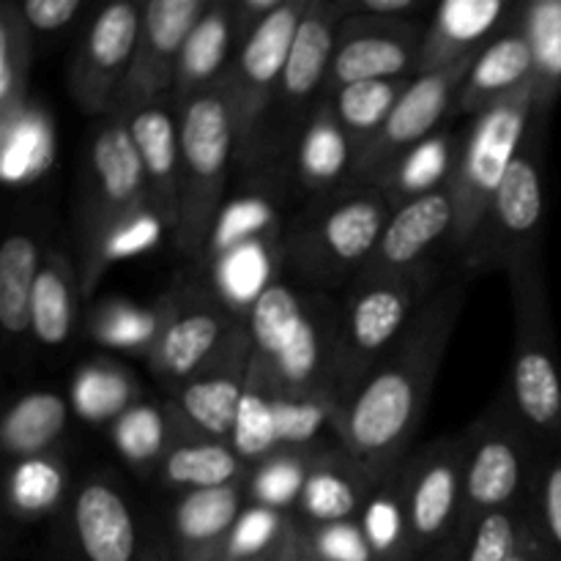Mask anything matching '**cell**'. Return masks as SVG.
<instances>
[{"instance_id": "6da1fadb", "label": "cell", "mask_w": 561, "mask_h": 561, "mask_svg": "<svg viewBox=\"0 0 561 561\" xmlns=\"http://www.w3.org/2000/svg\"><path fill=\"white\" fill-rule=\"evenodd\" d=\"M463 301V279L444 283L422 305L394 348L340 405L334 436L378 482L405 463Z\"/></svg>"}, {"instance_id": "7a4b0ae2", "label": "cell", "mask_w": 561, "mask_h": 561, "mask_svg": "<svg viewBox=\"0 0 561 561\" xmlns=\"http://www.w3.org/2000/svg\"><path fill=\"white\" fill-rule=\"evenodd\" d=\"M252 367L279 392L332 400L337 394V301L272 279L247 310Z\"/></svg>"}, {"instance_id": "3957f363", "label": "cell", "mask_w": 561, "mask_h": 561, "mask_svg": "<svg viewBox=\"0 0 561 561\" xmlns=\"http://www.w3.org/2000/svg\"><path fill=\"white\" fill-rule=\"evenodd\" d=\"M507 283L515 327L507 398L537 447L557 449L561 444V367L542 250L513 263Z\"/></svg>"}, {"instance_id": "277c9868", "label": "cell", "mask_w": 561, "mask_h": 561, "mask_svg": "<svg viewBox=\"0 0 561 561\" xmlns=\"http://www.w3.org/2000/svg\"><path fill=\"white\" fill-rule=\"evenodd\" d=\"M181 135V214L173 239L184 255L206 252L222 214L225 181L236 140V107L228 77L211 91L179 104Z\"/></svg>"}, {"instance_id": "5b68a950", "label": "cell", "mask_w": 561, "mask_h": 561, "mask_svg": "<svg viewBox=\"0 0 561 561\" xmlns=\"http://www.w3.org/2000/svg\"><path fill=\"white\" fill-rule=\"evenodd\" d=\"M438 290V266L392 277H354L337 301V394L340 405L367 373L394 348L416 312Z\"/></svg>"}, {"instance_id": "8992f818", "label": "cell", "mask_w": 561, "mask_h": 561, "mask_svg": "<svg viewBox=\"0 0 561 561\" xmlns=\"http://www.w3.org/2000/svg\"><path fill=\"white\" fill-rule=\"evenodd\" d=\"M392 211V203L378 186H340L318 197L290 225L283 255L316 283H351L376 252Z\"/></svg>"}, {"instance_id": "52a82bcc", "label": "cell", "mask_w": 561, "mask_h": 561, "mask_svg": "<svg viewBox=\"0 0 561 561\" xmlns=\"http://www.w3.org/2000/svg\"><path fill=\"white\" fill-rule=\"evenodd\" d=\"M466 436V496L460 518V540L471 526L499 510L526 507L535 502L542 458L535 438L526 433L507 392L471 422Z\"/></svg>"}, {"instance_id": "ba28073f", "label": "cell", "mask_w": 561, "mask_h": 561, "mask_svg": "<svg viewBox=\"0 0 561 561\" xmlns=\"http://www.w3.org/2000/svg\"><path fill=\"white\" fill-rule=\"evenodd\" d=\"M531 118H535V91L526 85L493 107L482 110L471 121V129L460 137V151L447 184L455 206V228L449 236V250L455 255H460L480 230L515 153L529 135Z\"/></svg>"}, {"instance_id": "9c48e42d", "label": "cell", "mask_w": 561, "mask_h": 561, "mask_svg": "<svg viewBox=\"0 0 561 561\" xmlns=\"http://www.w3.org/2000/svg\"><path fill=\"white\" fill-rule=\"evenodd\" d=\"M548 118H531L529 135L515 153L502 190L493 197L474 239L466 244L458 261L466 274L510 272L513 263L542 250V219H546V181H542V151H546Z\"/></svg>"}, {"instance_id": "30bf717a", "label": "cell", "mask_w": 561, "mask_h": 561, "mask_svg": "<svg viewBox=\"0 0 561 561\" xmlns=\"http://www.w3.org/2000/svg\"><path fill=\"white\" fill-rule=\"evenodd\" d=\"M477 55H469L460 64L447 66L442 71L416 75L411 80V85L405 88L398 107L392 110L376 140L356 157L351 184H376L411 148H416L427 137L444 129L442 124L458 107L460 88H463Z\"/></svg>"}, {"instance_id": "8fae6325", "label": "cell", "mask_w": 561, "mask_h": 561, "mask_svg": "<svg viewBox=\"0 0 561 561\" xmlns=\"http://www.w3.org/2000/svg\"><path fill=\"white\" fill-rule=\"evenodd\" d=\"M337 411L340 405L332 400L279 392L266 376L250 367V387L241 400L230 444L247 463L255 466L279 449L316 447L323 433H334Z\"/></svg>"}, {"instance_id": "7c38bea8", "label": "cell", "mask_w": 561, "mask_h": 561, "mask_svg": "<svg viewBox=\"0 0 561 561\" xmlns=\"http://www.w3.org/2000/svg\"><path fill=\"white\" fill-rule=\"evenodd\" d=\"M310 0H283L274 14H268L239 47V55L228 69L230 91L236 107V140L241 148L250 146L257 124L279 96L285 64L294 47L296 31Z\"/></svg>"}, {"instance_id": "4fadbf2b", "label": "cell", "mask_w": 561, "mask_h": 561, "mask_svg": "<svg viewBox=\"0 0 561 561\" xmlns=\"http://www.w3.org/2000/svg\"><path fill=\"white\" fill-rule=\"evenodd\" d=\"M208 5L211 0H148L142 3L135 60L115 99L113 113L129 118L137 110L164 102L173 93L181 49Z\"/></svg>"}, {"instance_id": "5bb4252c", "label": "cell", "mask_w": 561, "mask_h": 561, "mask_svg": "<svg viewBox=\"0 0 561 561\" xmlns=\"http://www.w3.org/2000/svg\"><path fill=\"white\" fill-rule=\"evenodd\" d=\"M405 507L416 551L460 535L466 496V436H447L422 447L403 463Z\"/></svg>"}, {"instance_id": "9a60e30c", "label": "cell", "mask_w": 561, "mask_h": 561, "mask_svg": "<svg viewBox=\"0 0 561 561\" xmlns=\"http://www.w3.org/2000/svg\"><path fill=\"white\" fill-rule=\"evenodd\" d=\"M142 25V3L121 0L99 9L77 47L69 71L75 102L88 115H110L126 75L131 69L137 36Z\"/></svg>"}, {"instance_id": "2e32d148", "label": "cell", "mask_w": 561, "mask_h": 561, "mask_svg": "<svg viewBox=\"0 0 561 561\" xmlns=\"http://www.w3.org/2000/svg\"><path fill=\"white\" fill-rule=\"evenodd\" d=\"M162 301L164 327L146 362L162 381L179 389L217 354L241 318L206 288H173Z\"/></svg>"}, {"instance_id": "e0dca14e", "label": "cell", "mask_w": 561, "mask_h": 561, "mask_svg": "<svg viewBox=\"0 0 561 561\" xmlns=\"http://www.w3.org/2000/svg\"><path fill=\"white\" fill-rule=\"evenodd\" d=\"M422 36L425 31L411 16H345L337 27L327 96L356 82L416 77Z\"/></svg>"}, {"instance_id": "ac0fdd59", "label": "cell", "mask_w": 561, "mask_h": 561, "mask_svg": "<svg viewBox=\"0 0 561 561\" xmlns=\"http://www.w3.org/2000/svg\"><path fill=\"white\" fill-rule=\"evenodd\" d=\"M252 337L244 321L236 323L217 354L175 389L173 411L195 433L219 442H230L241 400L250 387Z\"/></svg>"}, {"instance_id": "d6986e66", "label": "cell", "mask_w": 561, "mask_h": 561, "mask_svg": "<svg viewBox=\"0 0 561 561\" xmlns=\"http://www.w3.org/2000/svg\"><path fill=\"white\" fill-rule=\"evenodd\" d=\"M146 206H151V197H148L140 153L131 140L129 121L118 113H110L93 135L88 151L85 195L80 203L77 228L85 233L104 219Z\"/></svg>"}, {"instance_id": "ffe728a7", "label": "cell", "mask_w": 561, "mask_h": 561, "mask_svg": "<svg viewBox=\"0 0 561 561\" xmlns=\"http://www.w3.org/2000/svg\"><path fill=\"white\" fill-rule=\"evenodd\" d=\"M453 228L455 206L447 186L394 208L376 252L356 277H392L427 266L433 263L431 252L438 244H449Z\"/></svg>"}, {"instance_id": "44dd1931", "label": "cell", "mask_w": 561, "mask_h": 561, "mask_svg": "<svg viewBox=\"0 0 561 561\" xmlns=\"http://www.w3.org/2000/svg\"><path fill=\"white\" fill-rule=\"evenodd\" d=\"M515 9L518 5L510 0H444L436 5L422 36L416 75L442 71L482 53L485 44L513 20Z\"/></svg>"}, {"instance_id": "7402d4cb", "label": "cell", "mask_w": 561, "mask_h": 561, "mask_svg": "<svg viewBox=\"0 0 561 561\" xmlns=\"http://www.w3.org/2000/svg\"><path fill=\"white\" fill-rule=\"evenodd\" d=\"M126 121H129L131 140H135L142 170H146L153 211L164 219L170 233H175L181 214L179 110L173 113L168 104L157 102L131 113Z\"/></svg>"}, {"instance_id": "603a6c76", "label": "cell", "mask_w": 561, "mask_h": 561, "mask_svg": "<svg viewBox=\"0 0 561 561\" xmlns=\"http://www.w3.org/2000/svg\"><path fill=\"white\" fill-rule=\"evenodd\" d=\"M77 546L88 561H135L140 548L135 515L107 480H88L71 507Z\"/></svg>"}, {"instance_id": "cb8c5ba5", "label": "cell", "mask_w": 561, "mask_h": 561, "mask_svg": "<svg viewBox=\"0 0 561 561\" xmlns=\"http://www.w3.org/2000/svg\"><path fill=\"white\" fill-rule=\"evenodd\" d=\"M247 482L190 491L170 510V529L181 561H219L228 535L247 510Z\"/></svg>"}, {"instance_id": "d4e9b609", "label": "cell", "mask_w": 561, "mask_h": 561, "mask_svg": "<svg viewBox=\"0 0 561 561\" xmlns=\"http://www.w3.org/2000/svg\"><path fill=\"white\" fill-rule=\"evenodd\" d=\"M378 480L343 447L323 449L312 466L310 480L301 493L296 513L299 524L327 526L340 520H356L365 510L367 499L376 491Z\"/></svg>"}, {"instance_id": "484cf974", "label": "cell", "mask_w": 561, "mask_h": 561, "mask_svg": "<svg viewBox=\"0 0 561 561\" xmlns=\"http://www.w3.org/2000/svg\"><path fill=\"white\" fill-rule=\"evenodd\" d=\"M531 75H535V64H531L529 42L520 31L518 16L513 14V20L477 55L474 66L469 69V77L460 88L455 110L477 118L482 110L493 107L502 99L518 93L520 88L531 85Z\"/></svg>"}, {"instance_id": "4316f807", "label": "cell", "mask_w": 561, "mask_h": 561, "mask_svg": "<svg viewBox=\"0 0 561 561\" xmlns=\"http://www.w3.org/2000/svg\"><path fill=\"white\" fill-rule=\"evenodd\" d=\"M340 22L343 16H340L337 0H310L296 31L277 96L290 110L305 107L318 93L327 91Z\"/></svg>"}, {"instance_id": "83f0119b", "label": "cell", "mask_w": 561, "mask_h": 561, "mask_svg": "<svg viewBox=\"0 0 561 561\" xmlns=\"http://www.w3.org/2000/svg\"><path fill=\"white\" fill-rule=\"evenodd\" d=\"M170 414L175 422V438L159 463V477L164 485L190 493L247 482L252 466L236 453L233 444L201 436L173 409Z\"/></svg>"}, {"instance_id": "f1b7e54d", "label": "cell", "mask_w": 561, "mask_h": 561, "mask_svg": "<svg viewBox=\"0 0 561 561\" xmlns=\"http://www.w3.org/2000/svg\"><path fill=\"white\" fill-rule=\"evenodd\" d=\"M236 44V20L233 0H211L203 20L192 27L184 49H181L179 69H175L173 96L179 104L190 102L192 96L211 91L225 75L230 64L228 55Z\"/></svg>"}, {"instance_id": "f546056e", "label": "cell", "mask_w": 561, "mask_h": 561, "mask_svg": "<svg viewBox=\"0 0 561 561\" xmlns=\"http://www.w3.org/2000/svg\"><path fill=\"white\" fill-rule=\"evenodd\" d=\"M170 230L164 219L151 206L135 208V211L118 214L96 228L80 233V288L82 296H91L107 266L124 261V257L140 255L159 244V236Z\"/></svg>"}, {"instance_id": "4dcf8cb0", "label": "cell", "mask_w": 561, "mask_h": 561, "mask_svg": "<svg viewBox=\"0 0 561 561\" xmlns=\"http://www.w3.org/2000/svg\"><path fill=\"white\" fill-rule=\"evenodd\" d=\"M354 142L340 124L332 102L327 99L323 104H318L301 131L299 146H296V173L307 190L332 192L354 175Z\"/></svg>"}, {"instance_id": "1f68e13d", "label": "cell", "mask_w": 561, "mask_h": 561, "mask_svg": "<svg viewBox=\"0 0 561 561\" xmlns=\"http://www.w3.org/2000/svg\"><path fill=\"white\" fill-rule=\"evenodd\" d=\"M80 272L64 250H49L38 268L31 299V334L36 343L58 348L75 332Z\"/></svg>"}, {"instance_id": "d6a6232c", "label": "cell", "mask_w": 561, "mask_h": 561, "mask_svg": "<svg viewBox=\"0 0 561 561\" xmlns=\"http://www.w3.org/2000/svg\"><path fill=\"white\" fill-rule=\"evenodd\" d=\"M458 151L460 137L444 126L442 131H436L425 142L411 148L403 159H398L392 164V170L373 186H378L387 195L392 208L405 206V203L444 190L449 184Z\"/></svg>"}, {"instance_id": "836d02e7", "label": "cell", "mask_w": 561, "mask_h": 561, "mask_svg": "<svg viewBox=\"0 0 561 561\" xmlns=\"http://www.w3.org/2000/svg\"><path fill=\"white\" fill-rule=\"evenodd\" d=\"M531 49L535 113L551 118L561 93V0H531L515 11Z\"/></svg>"}, {"instance_id": "e575fe53", "label": "cell", "mask_w": 561, "mask_h": 561, "mask_svg": "<svg viewBox=\"0 0 561 561\" xmlns=\"http://www.w3.org/2000/svg\"><path fill=\"white\" fill-rule=\"evenodd\" d=\"M69 422V403L55 392H33L16 400L0 425V444L11 458H38L60 438Z\"/></svg>"}, {"instance_id": "d590c367", "label": "cell", "mask_w": 561, "mask_h": 561, "mask_svg": "<svg viewBox=\"0 0 561 561\" xmlns=\"http://www.w3.org/2000/svg\"><path fill=\"white\" fill-rule=\"evenodd\" d=\"M362 531L381 561H409L414 557L409 507H405L403 466L376 485L359 515Z\"/></svg>"}, {"instance_id": "8d00e7d4", "label": "cell", "mask_w": 561, "mask_h": 561, "mask_svg": "<svg viewBox=\"0 0 561 561\" xmlns=\"http://www.w3.org/2000/svg\"><path fill=\"white\" fill-rule=\"evenodd\" d=\"M327 447H290L268 455L261 463H255L247 477V499L257 507L279 510V513H294L310 480L312 466L318 463Z\"/></svg>"}, {"instance_id": "74e56055", "label": "cell", "mask_w": 561, "mask_h": 561, "mask_svg": "<svg viewBox=\"0 0 561 561\" xmlns=\"http://www.w3.org/2000/svg\"><path fill=\"white\" fill-rule=\"evenodd\" d=\"M411 80H414V77L356 82V85H348L329 96L340 124L348 131L351 142H354L356 157L376 140L378 131L383 129V124H387L389 115H392V110L398 107L405 88L411 85Z\"/></svg>"}, {"instance_id": "f35d334b", "label": "cell", "mask_w": 561, "mask_h": 561, "mask_svg": "<svg viewBox=\"0 0 561 561\" xmlns=\"http://www.w3.org/2000/svg\"><path fill=\"white\" fill-rule=\"evenodd\" d=\"M38 247L31 236L11 233L0 247V323L9 334L31 332V299L36 288Z\"/></svg>"}, {"instance_id": "ab89813d", "label": "cell", "mask_w": 561, "mask_h": 561, "mask_svg": "<svg viewBox=\"0 0 561 561\" xmlns=\"http://www.w3.org/2000/svg\"><path fill=\"white\" fill-rule=\"evenodd\" d=\"M33 64V31L22 5H0V113L3 121L27 110V77Z\"/></svg>"}, {"instance_id": "60d3db41", "label": "cell", "mask_w": 561, "mask_h": 561, "mask_svg": "<svg viewBox=\"0 0 561 561\" xmlns=\"http://www.w3.org/2000/svg\"><path fill=\"white\" fill-rule=\"evenodd\" d=\"M110 436H113L115 449L131 466L162 463L164 453L175 438V422L170 411L151 403H131L124 414L115 416Z\"/></svg>"}, {"instance_id": "b9f144b4", "label": "cell", "mask_w": 561, "mask_h": 561, "mask_svg": "<svg viewBox=\"0 0 561 561\" xmlns=\"http://www.w3.org/2000/svg\"><path fill=\"white\" fill-rule=\"evenodd\" d=\"M296 524H299V518H294L290 513L247 504L241 518L236 520L233 531L228 535L219 561H274L288 542Z\"/></svg>"}, {"instance_id": "7bdbcfd3", "label": "cell", "mask_w": 561, "mask_h": 561, "mask_svg": "<svg viewBox=\"0 0 561 561\" xmlns=\"http://www.w3.org/2000/svg\"><path fill=\"white\" fill-rule=\"evenodd\" d=\"M164 327V301L159 299L153 310H137L126 301H107L96 310L91 323V334L102 345L135 351L148 356Z\"/></svg>"}, {"instance_id": "ee69618b", "label": "cell", "mask_w": 561, "mask_h": 561, "mask_svg": "<svg viewBox=\"0 0 561 561\" xmlns=\"http://www.w3.org/2000/svg\"><path fill=\"white\" fill-rule=\"evenodd\" d=\"M66 491V469L53 455L20 460L9 477V504L16 515L36 518L58 507Z\"/></svg>"}, {"instance_id": "f6af8a7d", "label": "cell", "mask_w": 561, "mask_h": 561, "mask_svg": "<svg viewBox=\"0 0 561 561\" xmlns=\"http://www.w3.org/2000/svg\"><path fill=\"white\" fill-rule=\"evenodd\" d=\"M131 381L115 367H85L75 381V405L85 420H107L129 409Z\"/></svg>"}, {"instance_id": "bcb514c9", "label": "cell", "mask_w": 561, "mask_h": 561, "mask_svg": "<svg viewBox=\"0 0 561 561\" xmlns=\"http://www.w3.org/2000/svg\"><path fill=\"white\" fill-rule=\"evenodd\" d=\"M535 504V502H531ZM531 504L515 510H499L485 515L471 526L466 535V557L463 561H510L518 548L524 518Z\"/></svg>"}, {"instance_id": "7dc6e473", "label": "cell", "mask_w": 561, "mask_h": 561, "mask_svg": "<svg viewBox=\"0 0 561 561\" xmlns=\"http://www.w3.org/2000/svg\"><path fill=\"white\" fill-rule=\"evenodd\" d=\"M301 531H305L307 548L323 561H381L367 542L359 518L327 526L301 524Z\"/></svg>"}, {"instance_id": "c3c4849f", "label": "cell", "mask_w": 561, "mask_h": 561, "mask_svg": "<svg viewBox=\"0 0 561 561\" xmlns=\"http://www.w3.org/2000/svg\"><path fill=\"white\" fill-rule=\"evenodd\" d=\"M535 513L561 561V449L542 458L535 485Z\"/></svg>"}, {"instance_id": "681fc988", "label": "cell", "mask_w": 561, "mask_h": 561, "mask_svg": "<svg viewBox=\"0 0 561 561\" xmlns=\"http://www.w3.org/2000/svg\"><path fill=\"white\" fill-rule=\"evenodd\" d=\"M80 11L82 0H27V3H22V14H25L27 25H31V31L38 33L60 31Z\"/></svg>"}, {"instance_id": "f907efd6", "label": "cell", "mask_w": 561, "mask_h": 561, "mask_svg": "<svg viewBox=\"0 0 561 561\" xmlns=\"http://www.w3.org/2000/svg\"><path fill=\"white\" fill-rule=\"evenodd\" d=\"M510 561H559L557 551H553L551 540H548L546 529H542L540 518L535 513V504L529 507L524 518V529H520L518 548H515L513 559Z\"/></svg>"}, {"instance_id": "816d5d0a", "label": "cell", "mask_w": 561, "mask_h": 561, "mask_svg": "<svg viewBox=\"0 0 561 561\" xmlns=\"http://www.w3.org/2000/svg\"><path fill=\"white\" fill-rule=\"evenodd\" d=\"M340 16H383V20H403L422 9L420 0H337Z\"/></svg>"}, {"instance_id": "f5cc1de1", "label": "cell", "mask_w": 561, "mask_h": 561, "mask_svg": "<svg viewBox=\"0 0 561 561\" xmlns=\"http://www.w3.org/2000/svg\"><path fill=\"white\" fill-rule=\"evenodd\" d=\"M274 561H301V524H296V529L290 531L288 542L279 551V557Z\"/></svg>"}, {"instance_id": "db71d44e", "label": "cell", "mask_w": 561, "mask_h": 561, "mask_svg": "<svg viewBox=\"0 0 561 561\" xmlns=\"http://www.w3.org/2000/svg\"><path fill=\"white\" fill-rule=\"evenodd\" d=\"M301 561H323L321 557H316V553H312L310 548H307V542H305V531H301Z\"/></svg>"}]
</instances>
